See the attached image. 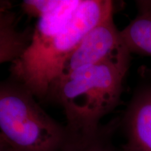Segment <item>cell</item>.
<instances>
[{
  "instance_id": "6da1fadb",
  "label": "cell",
  "mask_w": 151,
  "mask_h": 151,
  "mask_svg": "<svg viewBox=\"0 0 151 151\" xmlns=\"http://www.w3.org/2000/svg\"><path fill=\"white\" fill-rule=\"evenodd\" d=\"M130 54L125 52L83 67L53 84L47 99L55 101L63 109L67 134L90 135L101 129V119L120 101Z\"/></svg>"
},
{
  "instance_id": "7a4b0ae2",
  "label": "cell",
  "mask_w": 151,
  "mask_h": 151,
  "mask_svg": "<svg viewBox=\"0 0 151 151\" xmlns=\"http://www.w3.org/2000/svg\"><path fill=\"white\" fill-rule=\"evenodd\" d=\"M113 14L112 1L81 0L61 30L35 41L27 55L11 62L10 78L25 86L36 98L47 99L69 55L90 30Z\"/></svg>"
},
{
  "instance_id": "3957f363",
  "label": "cell",
  "mask_w": 151,
  "mask_h": 151,
  "mask_svg": "<svg viewBox=\"0 0 151 151\" xmlns=\"http://www.w3.org/2000/svg\"><path fill=\"white\" fill-rule=\"evenodd\" d=\"M0 132L16 151H61L67 138L65 125L11 78L0 81Z\"/></svg>"
},
{
  "instance_id": "277c9868",
  "label": "cell",
  "mask_w": 151,
  "mask_h": 151,
  "mask_svg": "<svg viewBox=\"0 0 151 151\" xmlns=\"http://www.w3.org/2000/svg\"><path fill=\"white\" fill-rule=\"evenodd\" d=\"M125 52L129 51L113 22V14L110 15L90 30L69 55L58 80L81 68L106 61Z\"/></svg>"
},
{
  "instance_id": "5b68a950",
  "label": "cell",
  "mask_w": 151,
  "mask_h": 151,
  "mask_svg": "<svg viewBox=\"0 0 151 151\" xmlns=\"http://www.w3.org/2000/svg\"><path fill=\"white\" fill-rule=\"evenodd\" d=\"M122 124L126 139L122 151H151V86L135 92Z\"/></svg>"
},
{
  "instance_id": "8992f818",
  "label": "cell",
  "mask_w": 151,
  "mask_h": 151,
  "mask_svg": "<svg viewBox=\"0 0 151 151\" xmlns=\"http://www.w3.org/2000/svg\"><path fill=\"white\" fill-rule=\"evenodd\" d=\"M137 16L120 32L130 53L151 56V1L137 3Z\"/></svg>"
},
{
  "instance_id": "52a82bcc",
  "label": "cell",
  "mask_w": 151,
  "mask_h": 151,
  "mask_svg": "<svg viewBox=\"0 0 151 151\" xmlns=\"http://www.w3.org/2000/svg\"><path fill=\"white\" fill-rule=\"evenodd\" d=\"M116 122L101 127L96 133L85 136L67 134L61 151H118L111 142V134Z\"/></svg>"
},
{
  "instance_id": "ba28073f",
  "label": "cell",
  "mask_w": 151,
  "mask_h": 151,
  "mask_svg": "<svg viewBox=\"0 0 151 151\" xmlns=\"http://www.w3.org/2000/svg\"><path fill=\"white\" fill-rule=\"evenodd\" d=\"M31 33L17 29L15 24L0 30V65L14 62L22 54L29 42Z\"/></svg>"
},
{
  "instance_id": "9c48e42d",
  "label": "cell",
  "mask_w": 151,
  "mask_h": 151,
  "mask_svg": "<svg viewBox=\"0 0 151 151\" xmlns=\"http://www.w3.org/2000/svg\"><path fill=\"white\" fill-rule=\"evenodd\" d=\"M63 1L64 0H24L22 1L21 8L27 16L39 19L55 10Z\"/></svg>"
},
{
  "instance_id": "30bf717a",
  "label": "cell",
  "mask_w": 151,
  "mask_h": 151,
  "mask_svg": "<svg viewBox=\"0 0 151 151\" xmlns=\"http://www.w3.org/2000/svg\"><path fill=\"white\" fill-rule=\"evenodd\" d=\"M16 17L12 11L11 3L0 1V30L15 24Z\"/></svg>"
},
{
  "instance_id": "8fae6325",
  "label": "cell",
  "mask_w": 151,
  "mask_h": 151,
  "mask_svg": "<svg viewBox=\"0 0 151 151\" xmlns=\"http://www.w3.org/2000/svg\"><path fill=\"white\" fill-rule=\"evenodd\" d=\"M11 148V146H10V144H9L6 139H5L2 134L0 132V151L6 150Z\"/></svg>"
},
{
  "instance_id": "7c38bea8",
  "label": "cell",
  "mask_w": 151,
  "mask_h": 151,
  "mask_svg": "<svg viewBox=\"0 0 151 151\" xmlns=\"http://www.w3.org/2000/svg\"><path fill=\"white\" fill-rule=\"evenodd\" d=\"M4 151H16V150H14V149H13L12 148H9V149H7V150H4Z\"/></svg>"
}]
</instances>
